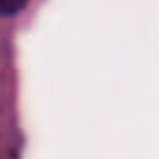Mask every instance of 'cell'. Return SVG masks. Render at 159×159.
<instances>
[{
	"instance_id": "obj_1",
	"label": "cell",
	"mask_w": 159,
	"mask_h": 159,
	"mask_svg": "<svg viewBox=\"0 0 159 159\" xmlns=\"http://www.w3.org/2000/svg\"><path fill=\"white\" fill-rule=\"evenodd\" d=\"M28 4V0H0V17H13L21 13Z\"/></svg>"
}]
</instances>
